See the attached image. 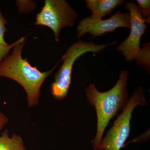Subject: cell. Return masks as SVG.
I'll list each match as a JSON object with an SVG mask.
<instances>
[{
	"label": "cell",
	"mask_w": 150,
	"mask_h": 150,
	"mask_svg": "<svg viewBox=\"0 0 150 150\" xmlns=\"http://www.w3.org/2000/svg\"><path fill=\"white\" fill-rule=\"evenodd\" d=\"M129 72L123 70L116 84L108 91L100 92L95 85L90 83L85 89L89 103L95 108L97 129L94 138L91 141L94 150H98L105 130L111 119L118 115L126 107L129 100L127 83Z\"/></svg>",
	"instance_id": "cell-1"
},
{
	"label": "cell",
	"mask_w": 150,
	"mask_h": 150,
	"mask_svg": "<svg viewBox=\"0 0 150 150\" xmlns=\"http://www.w3.org/2000/svg\"><path fill=\"white\" fill-rule=\"evenodd\" d=\"M26 37L14 46L11 54L0 64V77L8 78L22 86L27 94L29 107L38 105L40 90L46 78L56 69L60 61L51 70L41 72L22 57V51Z\"/></svg>",
	"instance_id": "cell-2"
},
{
	"label": "cell",
	"mask_w": 150,
	"mask_h": 150,
	"mask_svg": "<svg viewBox=\"0 0 150 150\" xmlns=\"http://www.w3.org/2000/svg\"><path fill=\"white\" fill-rule=\"evenodd\" d=\"M116 41L106 44H97L79 40L70 46L62 58L63 64L54 75V80L51 87V94L56 100H61L67 96L71 83L72 72L76 60L86 53H96L108 46L115 45Z\"/></svg>",
	"instance_id": "cell-3"
},
{
	"label": "cell",
	"mask_w": 150,
	"mask_h": 150,
	"mask_svg": "<svg viewBox=\"0 0 150 150\" xmlns=\"http://www.w3.org/2000/svg\"><path fill=\"white\" fill-rule=\"evenodd\" d=\"M147 105L143 88L142 87H138L129 98L126 107L108 131L105 137L102 138L98 150H121L130 134L133 111L137 106Z\"/></svg>",
	"instance_id": "cell-4"
},
{
	"label": "cell",
	"mask_w": 150,
	"mask_h": 150,
	"mask_svg": "<svg viewBox=\"0 0 150 150\" xmlns=\"http://www.w3.org/2000/svg\"><path fill=\"white\" fill-rule=\"evenodd\" d=\"M78 18V14L65 0H45L36 16L35 25L49 28L54 32L55 40L59 42L62 28L72 27Z\"/></svg>",
	"instance_id": "cell-5"
},
{
	"label": "cell",
	"mask_w": 150,
	"mask_h": 150,
	"mask_svg": "<svg viewBox=\"0 0 150 150\" xmlns=\"http://www.w3.org/2000/svg\"><path fill=\"white\" fill-rule=\"evenodd\" d=\"M125 6L130 13L131 31L126 40L117 46V50L121 52L126 61L130 62L135 60L139 54L142 49L140 47V40L145 33L147 23L141 16L135 3H126Z\"/></svg>",
	"instance_id": "cell-6"
},
{
	"label": "cell",
	"mask_w": 150,
	"mask_h": 150,
	"mask_svg": "<svg viewBox=\"0 0 150 150\" xmlns=\"http://www.w3.org/2000/svg\"><path fill=\"white\" fill-rule=\"evenodd\" d=\"M119 28L130 29L129 13H122L118 11L106 20L93 19L90 17L83 19L77 26V37L80 38L86 33H89L93 38H95L107 33L115 32Z\"/></svg>",
	"instance_id": "cell-7"
},
{
	"label": "cell",
	"mask_w": 150,
	"mask_h": 150,
	"mask_svg": "<svg viewBox=\"0 0 150 150\" xmlns=\"http://www.w3.org/2000/svg\"><path fill=\"white\" fill-rule=\"evenodd\" d=\"M86 8L91 11L90 16L93 19H99L108 15L113 10L121 5L123 0H86Z\"/></svg>",
	"instance_id": "cell-8"
},
{
	"label": "cell",
	"mask_w": 150,
	"mask_h": 150,
	"mask_svg": "<svg viewBox=\"0 0 150 150\" xmlns=\"http://www.w3.org/2000/svg\"><path fill=\"white\" fill-rule=\"evenodd\" d=\"M0 150H25L23 140L19 135L13 134L11 137L5 129L0 136Z\"/></svg>",
	"instance_id": "cell-9"
},
{
	"label": "cell",
	"mask_w": 150,
	"mask_h": 150,
	"mask_svg": "<svg viewBox=\"0 0 150 150\" xmlns=\"http://www.w3.org/2000/svg\"><path fill=\"white\" fill-rule=\"evenodd\" d=\"M7 23V21L5 18L0 10V64L7 57L9 53L14 46L25 38L22 37L14 43L8 44L4 38L5 34L7 31L6 25Z\"/></svg>",
	"instance_id": "cell-10"
},
{
	"label": "cell",
	"mask_w": 150,
	"mask_h": 150,
	"mask_svg": "<svg viewBox=\"0 0 150 150\" xmlns=\"http://www.w3.org/2000/svg\"><path fill=\"white\" fill-rule=\"evenodd\" d=\"M137 64L142 66L148 73L150 72V43L144 45L136 59Z\"/></svg>",
	"instance_id": "cell-11"
},
{
	"label": "cell",
	"mask_w": 150,
	"mask_h": 150,
	"mask_svg": "<svg viewBox=\"0 0 150 150\" xmlns=\"http://www.w3.org/2000/svg\"><path fill=\"white\" fill-rule=\"evenodd\" d=\"M138 3V9L141 16L147 22L150 23V0H137Z\"/></svg>",
	"instance_id": "cell-12"
},
{
	"label": "cell",
	"mask_w": 150,
	"mask_h": 150,
	"mask_svg": "<svg viewBox=\"0 0 150 150\" xmlns=\"http://www.w3.org/2000/svg\"><path fill=\"white\" fill-rule=\"evenodd\" d=\"M8 118L2 112L0 111V131L8 123Z\"/></svg>",
	"instance_id": "cell-13"
}]
</instances>
